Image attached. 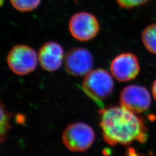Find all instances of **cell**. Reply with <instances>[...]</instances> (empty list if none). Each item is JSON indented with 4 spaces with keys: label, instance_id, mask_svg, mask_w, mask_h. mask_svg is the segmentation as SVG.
Returning <instances> with one entry per match:
<instances>
[{
    "label": "cell",
    "instance_id": "cell-2",
    "mask_svg": "<svg viewBox=\"0 0 156 156\" xmlns=\"http://www.w3.org/2000/svg\"><path fill=\"white\" fill-rule=\"evenodd\" d=\"M82 86L84 93L102 108L103 101L111 95L113 90L114 82L110 73L98 68L90 71L85 75Z\"/></svg>",
    "mask_w": 156,
    "mask_h": 156
},
{
    "label": "cell",
    "instance_id": "cell-12",
    "mask_svg": "<svg viewBox=\"0 0 156 156\" xmlns=\"http://www.w3.org/2000/svg\"><path fill=\"white\" fill-rule=\"evenodd\" d=\"M11 114L7 111L3 104L1 105V141L5 140L6 134L10 128V119Z\"/></svg>",
    "mask_w": 156,
    "mask_h": 156
},
{
    "label": "cell",
    "instance_id": "cell-1",
    "mask_svg": "<svg viewBox=\"0 0 156 156\" xmlns=\"http://www.w3.org/2000/svg\"><path fill=\"white\" fill-rule=\"evenodd\" d=\"M99 113L102 135L108 144L126 145L146 141L145 122L133 112L122 106H113L102 108Z\"/></svg>",
    "mask_w": 156,
    "mask_h": 156
},
{
    "label": "cell",
    "instance_id": "cell-13",
    "mask_svg": "<svg viewBox=\"0 0 156 156\" xmlns=\"http://www.w3.org/2000/svg\"><path fill=\"white\" fill-rule=\"evenodd\" d=\"M150 0H116L117 5L120 8L131 9L134 8L145 5Z\"/></svg>",
    "mask_w": 156,
    "mask_h": 156
},
{
    "label": "cell",
    "instance_id": "cell-9",
    "mask_svg": "<svg viewBox=\"0 0 156 156\" xmlns=\"http://www.w3.org/2000/svg\"><path fill=\"white\" fill-rule=\"evenodd\" d=\"M38 62L42 68L48 72H55L64 62L65 53L62 45L56 41H48L40 48Z\"/></svg>",
    "mask_w": 156,
    "mask_h": 156
},
{
    "label": "cell",
    "instance_id": "cell-14",
    "mask_svg": "<svg viewBox=\"0 0 156 156\" xmlns=\"http://www.w3.org/2000/svg\"><path fill=\"white\" fill-rule=\"evenodd\" d=\"M152 92H153V94L155 98L156 101V80L154 82V83L153 84L152 86Z\"/></svg>",
    "mask_w": 156,
    "mask_h": 156
},
{
    "label": "cell",
    "instance_id": "cell-4",
    "mask_svg": "<svg viewBox=\"0 0 156 156\" xmlns=\"http://www.w3.org/2000/svg\"><path fill=\"white\" fill-rule=\"evenodd\" d=\"M68 28L74 39L80 42H88L98 35L100 31V23L94 14L80 12L71 17Z\"/></svg>",
    "mask_w": 156,
    "mask_h": 156
},
{
    "label": "cell",
    "instance_id": "cell-10",
    "mask_svg": "<svg viewBox=\"0 0 156 156\" xmlns=\"http://www.w3.org/2000/svg\"><path fill=\"white\" fill-rule=\"evenodd\" d=\"M142 41L147 50L156 54V23L145 28L142 34Z\"/></svg>",
    "mask_w": 156,
    "mask_h": 156
},
{
    "label": "cell",
    "instance_id": "cell-5",
    "mask_svg": "<svg viewBox=\"0 0 156 156\" xmlns=\"http://www.w3.org/2000/svg\"><path fill=\"white\" fill-rule=\"evenodd\" d=\"M95 139L94 130L83 123H72L67 126L62 134V142L70 151L82 152L87 150Z\"/></svg>",
    "mask_w": 156,
    "mask_h": 156
},
{
    "label": "cell",
    "instance_id": "cell-8",
    "mask_svg": "<svg viewBox=\"0 0 156 156\" xmlns=\"http://www.w3.org/2000/svg\"><path fill=\"white\" fill-rule=\"evenodd\" d=\"M140 62L132 53H123L112 61L110 69L112 76L119 82H127L136 78L140 72Z\"/></svg>",
    "mask_w": 156,
    "mask_h": 156
},
{
    "label": "cell",
    "instance_id": "cell-11",
    "mask_svg": "<svg viewBox=\"0 0 156 156\" xmlns=\"http://www.w3.org/2000/svg\"><path fill=\"white\" fill-rule=\"evenodd\" d=\"M12 6L20 12H29L39 6L41 0H10Z\"/></svg>",
    "mask_w": 156,
    "mask_h": 156
},
{
    "label": "cell",
    "instance_id": "cell-7",
    "mask_svg": "<svg viewBox=\"0 0 156 156\" xmlns=\"http://www.w3.org/2000/svg\"><path fill=\"white\" fill-rule=\"evenodd\" d=\"M120 102L129 111L140 113L147 111L151 106V95L144 87L131 84L125 87L121 91Z\"/></svg>",
    "mask_w": 156,
    "mask_h": 156
},
{
    "label": "cell",
    "instance_id": "cell-6",
    "mask_svg": "<svg viewBox=\"0 0 156 156\" xmlns=\"http://www.w3.org/2000/svg\"><path fill=\"white\" fill-rule=\"evenodd\" d=\"M64 65L68 74L73 76H82L91 71L94 57L89 50L84 48H73L65 55Z\"/></svg>",
    "mask_w": 156,
    "mask_h": 156
},
{
    "label": "cell",
    "instance_id": "cell-3",
    "mask_svg": "<svg viewBox=\"0 0 156 156\" xmlns=\"http://www.w3.org/2000/svg\"><path fill=\"white\" fill-rule=\"evenodd\" d=\"M6 62L12 73L17 75H26L36 69L38 56L33 48L24 44L13 46L6 56Z\"/></svg>",
    "mask_w": 156,
    "mask_h": 156
}]
</instances>
